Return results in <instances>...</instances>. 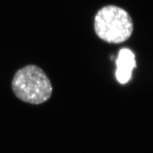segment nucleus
Listing matches in <instances>:
<instances>
[{
  "label": "nucleus",
  "mask_w": 153,
  "mask_h": 153,
  "mask_svg": "<svg viewBox=\"0 0 153 153\" xmlns=\"http://www.w3.org/2000/svg\"><path fill=\"white\" fill-rule=\"evenodd\" d=\"M11 88L19 99L33 105L46 102L53 94V86L48 76L35 65H28L19 69L13 77Z\"/></svg>",
  "instance_id": "nucleus-1"
},
{
  "label": "nucleus",
  "mask_w": 153,
  "mask_h": 153,
  "mask_svg": "<svg viewBox=\"0 0 153 153\" xmlns=\"http://www.w3.org/2000/svg\"><path fill=\"white\" fill-rule=\"evenodd\" d=\"M97 36L106 43H122L131 38L133 32V22L127 11L115 5L99 9L94 18Z\"/></svg>",
  "instance_id": "nucleus-2"
},
{
  "label": "nucleus",
  "mask_w": 153,
  "mask_h": 153,
  "mask_svg": "<svg viewBox=\"0 0 153 153\" xmlns=\"http://www.w3.org/2000/svg\"><path fill=\"white\" fill-rule=\"evenodd\" d=\"M116 76L120 84H126L131 78L132 71L136 67L135 55L131 50L123 48L119 51L116 60Z\"/></svg>",
  "instance_id": "nucleus-3"
}]
</instances>
